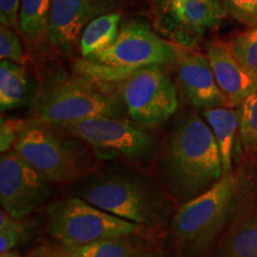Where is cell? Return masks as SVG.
I'll use <instances>...</instances> for the list:
<instances>
[{"label":"cell","mask_w":257,"mask_h":257,"mask_svg":"<svg viewBox=\"0 0 257 257\" xmlns=\"http://www.w3.org/2000/svg\"><path fill=\"white\" fill-rule=\"evenodd\" d=\"M161 186L175 201L186 202L223 178V163L210 125L191 113L170 133L160 150Z\"/></svg>","instance_id":"cell-1"},{"label":"cell","mask_w":257,"mask_h":257,"mask_svg":"<svg viewBox=\"0 0 257 257\" xmlns=\"http://www.w3.org/2000/svg\"><path fill=\"white\" fill-rule=\"evenodd\" d=\"M78 194L89 204L144 229L167 223L174 208L165 188L141 173L119 172L87 180Z\"/></svg>","instance_id":"cell-2"},{"label":"cell","mask_w":257,"mask_h":257,"mask_svg":"<svg viewBox=\"0 0 257 257\" xmlns=\"http://www.w3.org/2000/svg\"><path fill=\"white\" fill-rule=\"evenodd\" d=\"M242 181L238 174L223 175L206 192L182 204L170 230L181 257H205L216 246L238 204Z\"/></svg>","instance_id":"cell-3"},{"label":"cell","mask_w":257,"mask_h":257,"mask_svg":"<svg viewBox=\"0 0 257 257\" xmlns=\"http://www.w3.org/2000/svg\"><path fill=\"white\" fill-rule=\"evenodd\" d=\"M123 102L91 78H64L49 81L32 99L30 121L63 126L95 117H120Z\"/></svg>","instance_id":"cell-4"},{"label":"cell","mask_w":257,"mask_h":257,"mask_svg":"<svg viewBox=\"0 0 257 257\" xmlns=\"http://www.w3.org/2000/svg\"><path fill=\"white\" fill-rule=\"evenodd\" d=\"M46 214L48 232L64 248L134 236L144 230L141 225L113 216L80 197L53 202Z\"/></svg>","instance_id":"cell-5"},{"label":"cell","mask_w":257,"mask_h":257,"mask_svg":"<svg viewBox=\"0 0 257 257\" xmlns=\"http://www.w3.org/2000/svg\"><path fill=\"white\" fill-rule=\"evenodd\" d=\"M14 149L50 184L74 182L91 169L85 150L49 125L23 121Z\"/></svg>","instance_id":"cell-6"},{"label":"cell","mask_w":257,"mask_h":257,"mask_svg":"<svg viewBox=\"0 0 257 257\" xmlns=\"http://www.w3.org/2000/svg\"><path fill=\"white\" fill-rule=\"evenodd\" d=\"M178 57L175 44L161 38L147 24L134 22L121 28L111 47L85 60L120 70L127 78L143 67L167 66L176 62Z\"/></svg>","instance_id":"cell-7"},{"label":"cell","mask_w":257,"mask_h":257,"mask_svg":"<svg viewBox=\"0 0 257 257\" xmlns=\"http://www.w3.org/2000/svg\"><path fill=\"white\" fill-rule=\"evenodd\" d=\"M119 95L131 119L143 125L162 124L179 106L175 85L163 66L135 70L121 80Z\"/></svg>","instance_id":"cell-8"},{"label":"cell","mask_w":257,"mask_h":257,"mask_svg":"<svg viewBox=\"0 0 257 257\" xmlns=\"http://www.w3.org/2000/svg\"><path fill=\"white\" fill-rule=\"evenodd\" d=\"M226 15L221 0H157L155 23L176 46L192 49Z\"/></svg>","instance_id":"cell-9"},{"label":"cell","mask_w":257,"mask_h":257,"mask_svg":"<svg viewBox=\"0 0 257 257\" xmlns=\"http://www.w3.org/2000/svg\"><path fill=\"white\" fill-rule=\"evenodd\" d=\"M53 127L64 130L69 136L79 138L98 152L115 154L128 161L146 160L156 150L153 135L120 117H95Z\"/></svg>","instance_id":"cell-10"},{"label":"cell","mask_w":257,"mask_h":257,"mask_svg":"<svg viewBox=\"0 0 257 257\" xmlns=\"http://www.w3.org/2000/svg\"><path fill=\"white\" fill-rule=\"evenodd\" d=\"M50 182L15 149L0 157V201L17 219L37 211L50 195Z\"/></svg>","instance_id":"cell-11"},{"label":"cell","mask_w":257,"mask_h":257,"mask_svg":"<svg viewBox=\"0 0 257 257\" xmlns=\"http://www.w3.org/2000/svg\"><path fill=\"white\" fill-rule=\"evenodd\" d=\"M118 0H53L47 41L60 53L68 54L79 43L89 22L111 12Z\"/></svg>","instance_id":"cell-12"},{"label":"cell","mask_w":257,"mask_h":257,"mask_svg":"<svg viewBox=\"0 0 257 257\" xmlns=\"http://www.w3.org/2000/svg\"><path fill=\"white\" fill-rule=\"evenodd\" d=\"M178 80L186 99L195 108L229 107L207 55L199 53L179 54Z\"/></svg>","instance_id":"cell-13"},{"label":"cell","mask_w":257,"mask_h":257,"mask_svg":"<svg viewBox=\"0 0 257 257\" xmlns=\"http://www.w3.org/2000/svg\"><path fill=\"white\" fill-rule=\"evenodd\" d=\"M217 83L227 101V106L237 108L249 94L257 78L251 75L233 55L229 42L213 40L206 48Z\"/></svg>","instance_id":"cell-14"},{"label":"cell","mask_w":257,"mask_h":257,"mask_svg":"<svg viewBox=\"0 0 257 257\" xmlns=\"http://www.w3.org/2000/svg\"><path fill=\"white\" fill-rule=\"evenodd\" d=\"M202 117L210 125L216 138L223 163V175L232 173V159L236 134L239 126L238 108L213 107L202 110Z\"/></svg>","instance_id":"cell-15"},{"label":"cell","mask_w":257,"mask_h":257,"mask_svg":"<svg viewBox=\"0 0 257 257\" xmlns=\"http://www.w3.org/2000/svg\"><path fill=\"white\" fill-rule=\"evenodd\" d=\"M32 83L27 70L19 63L9 60L0 62V108L11 111L35 98Z\"/></svg>","instance_id":"cell-16"},{"label":"cell","mask_w":257,"mask_h":257,"mask_svg":"<svg viewBox=\"0 0 257 257\" xmlns=\"http://www.w3.org/2000/svg\"><path fill=\"white\" fill-rule=\"evenodd\" d=\"M210 257H257V213L231 226Z\"/></svg>","instance_id":"cell-17"},{"label":"cell","mask_w":257,"mask_h":257,"mask_svg":"<svg viewBox=\"0 0 257 257\" xmlns=\"http://www.w3.org/2000/svg\"><path fill=\"white\" fill-rule=\"evenodd\" d=\"M121 15L118 12H107L93 19L83 29L79 41L82 59L107 49L119 35Z\"/></svg>","instance_id":"cell-18"},{"label":"cell","mask_w":257,"mask_h":257,"mask_svg":"<svg viewBox=\"0 0 257 257\" xmlns=\"http://www.w3.org/2000/svg\"><path fill=\"white\" fill-rule=\"evenodd\" d=\"M64 249L72 257H141L148 250L146 243L138 234Z\"/></svg>","instance_id":"cell-19"},{"label":"cell","mask_w":257,"mask_h":257,"mask_svg":"<svg viewBox=\"0 0 257 257\" xmlns=\"http://www.w3.org/2000/svg\"><path fill=\"white\" fill-rule=\"evenodd\" d=\"M53 0H22L18 29L28 41L37 42L47 38Z\"/></svg>","instance_id":"cell-20"},{"label":"cell","mask_w":257,"mask_h":257,"mask_svg":"<svg viewBox=\"0 0 257 257\" xmlns=\"http://www.w3.org/2000/svg\"><path fill=\"white\" fill-rule=\"evenodd\" d=\"M240 143L248 152L257 150V80L255 86L238 107Z\"/></svg>","instance_id":"cell-21"},{"label":"cell","mask_w":257,"mask_h":257,"mask_svg":"<svg viewBox=\"0 0 257 257\" xmlns=\"http://www.w3.org/2000/svg\"><path fill=\"white\" fill-rule=\"evenodd\" d=\"M229 43L239 63L257 78V24L233 36Z\"/></svg>","instance_id":"cell-22"},{"label":"cell","mask_w":257,"mask_h":257,"mask_svg":"<svg viewBox=\"0 0 257 257\" xmlns=\"http://www.w3.org/2000/svg\"><path fill=\"white\" fill-rule=\"evenodd\" d=\"M25 231L27 227L22 219L14 218L3 210L0 213V252L15 249L24 238Z\"/></svg>","instance_id":"cell-23"},{"label":"cell","mask_w":257,"mask_h":257,"mask_svg":"<svg viewBox=\"0 0 257 257\" xmlns=\"http://www.w3.org/2000/svg\"><path fill=\"white\" fill-rule=\"evenodd\" d=\"M23 57V46H22L21 38L14 31V28L2 25L0 28V59L22 64Z\"/></svg>","instance_id":"cell-24"},{"label":"cell","mask_w":257,"mask_h":257,"mask_svg":"<svg viewBox=\"0 0 257 257\" xmlns=\"http://www.w3.org/2000/svg\"><path fill=\"white\" fill-rule=\"evenodd\" d=\"M226 14L238 21L239 23L249 25L257 24V0H221Z\"/></svg>","instance_id":"cell-25"},{"label":"cell","mask_w":257,"mask_h":257,"mask_svg":"<svg viewBox=\"0 0 257 257\" xmlns=\"http://www.w3.org/2000/svg\"><path fill=\"white\" fill-rule=\"evenodd\" d=\"M23 121L6 119L3 117L0 121V152L4 154L11 148H14L16 141H17L19 128H21Z\"/></svg>","instance_id":"cell-26"},{"label":"cell","mask_w":257,"mask_h":257,"mask_svg":"<svg viewBox=\"0 0 257 257\" xmlns=\"http://www.w3.org/2000/svg\"><path fill=\"white\" fill-rule=\"evenodd\" d=\"M22 0H0V22L9 28H18Z\"/></svg>","instance_id":"cell-27"},{"label":"cell","mask_w":257,"mask_h":257,"mask_svg":"<svg viewBox=\"0 0 257 257\" xmlns=\"http://www.w3.org/2000/svg\"><path fill=\"white\" fill-rule=\"evenodd\" d=\"M29 257H66V250L64 248L61 250V251H55V250H41V251H38L36 253H34V255L29 256Z\"/></svg>","instance_id":"cell-28"},{"label":"cell","mask_w":257,"mask_h":257,"mask_svg":"<svg viewBox=\"0 0 257 257\" xmlns=\"http://www.w3.org/2000/svg\"><path fill=\"white\" fill-rule=\"evenodd\" d=\"M141 257H167V256L161 251H156V250H155V251H148V250H147V251L144 252Z\"/></svg>","instance_id":"cell-29"},{"label":"cell","mask_w":257,"mask_h":257,"mask_svg":"<svg viewBox=\"0 0 257 257\" xmlns=\"http://www.w3.org/2000/svg\"><path fill=\"white\" fill-rule=\"evenodd\" d=\"M0 257H21L18 255L17 252H14V251H8V252H4L0 255Z\"/></svg>","instance_id":"cell-30"},{"label":"cell","mask_w":257,"mask_h":257,"mask_svg":"<svg viewBox=\"0 0 257 257\" xmlns=\"http://www.w3.org/2000/svg\"><path fill=\"white\" fill-rule=\"evenodd\" d=\"M64 250H66V249H64ZM66 257H72V256H70V255H69V253H68V252H67V250H66Z\"/></svg>","instance_id":"cell-31"}]
</instances>
